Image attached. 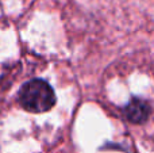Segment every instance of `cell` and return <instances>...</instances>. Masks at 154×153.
Masks as SVG:
<instances>
[{
	"instance_id": "1",
	"label": "cell",
	"mask_w": 154,
	"mask_h": 153,
	"mask_svg": "<svg viewBox=\"0 0 154 153\" xmlns=\"http://www.w3.org/2000/svg\"><path fill=\"white\" fill-rule=\"evenodd\" d=\"M19 103L31 113H45L56 105L54 91L45 80L27 81L19 91Z\"/></svg>"
},
{
	"instance_id": "2",
	"label": "cell",
	"mask_w": 154,
	"mask_h": 153,
	"mask_svg": "<svg viewBox=\"0 0 154 153\" xmlns=\"http://www.w3.org/2000/svg\"><path fill=\"white\" fill-rule=\"evenodd\" d=\"M125 117L133 123H142L145 122L150 115V106L147 102L134 98L130 100L127 106L125 107Z\"/></svg>"
}]
</instances>
